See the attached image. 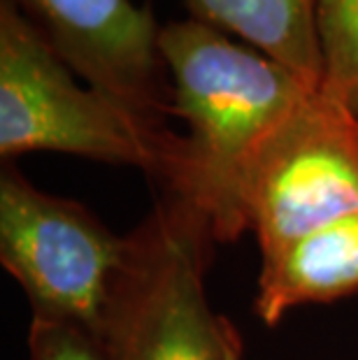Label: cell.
Instances as JSON below:
<instances>
[{
    "label": "cell",
    "mask_w": 358,
    "mask_h": 360,
    "mask_svg": "<svg viewBox=\"0 0 358 360\" xmlns=\"http://www.w3.org/2000/svg\"><path fill=\"white\" fill-rule=\"evenodd\" d=\"M158 49L172 112L186 124L165 181L215 240H235L247 231L245 181L256 156L319 89L198 19L163 26Z\"/></svg>",
    "instance_id": "cell-1"
},
{
    "label": "cell",
    "mask_w": 358,
    "mask_h": 360,
    "mask_svg": "<svg viewBox=\"0 0 358 360\" xmlns=\"http://www.w3.org/2000/svg\"><path fill=\"white\" fill-rule=\"evenodd\" d=\"M179 137L82 86L17 0H0V156L56 151L165 179Z\"/></svg>",
    "instance_id": "cell-2"
},
{
    "label": "cell",
    "mask_w": 358,
    "mask_h": 360,
    "mask_svg": "<svg viewBox=\"0 0 358 360\" xmlns=\"http://www.w3.org/2000/svg\"><path fill=\"white\" fill-rule=\"evenodd\" d=\"M133 251V235H114L82 205L3 170L0 260L28 295L33 319L72 326L103 347Z\"/></svg>",
    "instance_id": "cell-3"
},
{
    "label": "cell",
    "mask_w": 358,
    "mask_h": 360,
    "mask_svg": "<svg viewBox=\"0 0 358 360\" xmlns=\"http://www.w3.org/2000/svg\"><path fill=\"white\" fill-rule=\"evenodd\" d=\"M103 349L110 360H240L238 337L205 290L210 226L184 202L163 205L133 235Z\"/></svg>",
    "instance_id": "cell-4"
},
{
    "label": "cell",
    "mask_w": 358,
    "mask_h": 360,
    "mask_svg": "<svg viewBox=\"0 0 358 360\" xmlns=\"http://www.w3.org/2000/svg\"><path fill=\"white\" fill-rule=\"evenodd\" d=\"M358 212V117L321 89L270 137L245 181L247 228L263 258Z\"/></svg>",
    "instance_id": "cell-5"
},
{
    "label": "cell",
    "mask_w": 358,
    "mask_h": 360,
    "mask_svg": "<svg viewBox=\"0 0 358 360\" xmlns=\"http://www.w3.org/2000/svg\"><path fill=\"white\" fill-rule=\"evenodd\" d=\"M72 72L144 121L165 128L172 107L161 28L133 0H19Z\"/></svg>",
    "instance_id": "cell-6"
},
{
    "label": "cell",
    "mask_w": 358,
    "mask_h": 360,
    "mask_svg": "<svg viewBox=\"0 0 358 360\" xmlns=\"http://www.w3.org/2000/svg\"><path fill=\"white\" fill-rule=\"evenodd\" d=\"M358 293V212L324 224L263 258L256 311L275 326L288 309Z\"/></svg>",
    "instance_id": "cell-7"
},
{
    "label": "cell",
    "mask_w": 358,
    "mask_h": 360,
    "mask_svg": "<svg viewBox=\"0 0 358 360\" xmlns=\"http://www.w3.org/2000/svg\"><path fill=\"white\" fill-rule=\"evenodd\" d=\"M188 7L193 19L233 30L312 89H321L317 0H188Z\"/></svg>",
    "instance_id": "cell-8"
},
{
    "label": "cell",
    "mask_w": 358,
    "mask_h": 360,
    "mask_svg": "<svg viewBox=\"0 0 358 360\" xmlns=\"http://www.w3.org/2000/svg\"><path fill=\"white\" fill-rule=\"evenodd\" d=\"M321 91L358 117V0H317Z\"/></svg>",
    "instance_id": "cell-9"
},
{
    "label": "cell",
    "mask_w": 358,
    "mask_h": 360,
    "mask_svg": "<svg viewBox=\"0 0 358 360\" xmlns=\"http://www.w3.org/2000/svg\"><path fill=\"white\" fill-rule=\"evenodd\" d=\"M30 360H110L96 340L72 326L33 319L28 335Z\"/></svg>",
    "instance_id": "cell-10"
}]
</instances>
